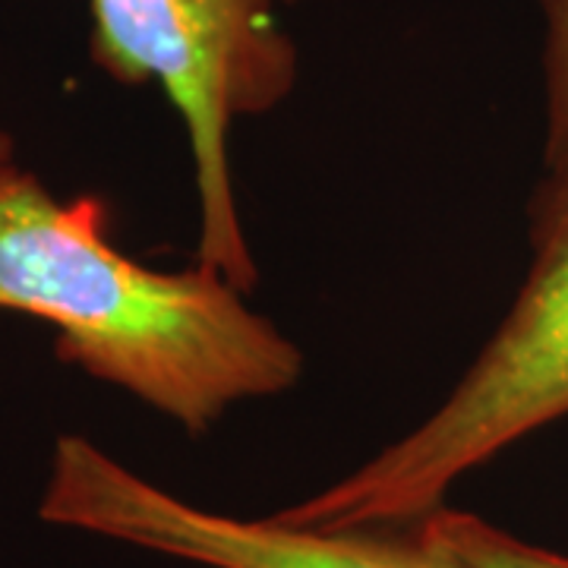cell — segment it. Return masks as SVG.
Returning <instances> with one entry per match:
<instances>
[{
    "label": "cell",
    "mask_w": 568,
    "mask_h": 568,
    "mask_svg": "<svg viewBox=\"0 0 568 568\" xmlns=\"http://www.w3.org/2000/svg\"><path fill=\"white\" fill-rule=\"evenodd\" d=\"M0 310L54 325L58 354L200 436L294 388L304 354L244 291L196 263L159 272L108 241L99 196L58 200L0 168Z\"/></svg>",
    "instance_id": "obj_1"
},
{
    "label": "cell",
    "mask_w": 568,
    "mask_h": 568,
    "mask_svg": "<svg viewBox=\"0 0 568 568\" xmlns=\"http://www.w3.org/2000/svg\"><path fill=\"white\" fill-rule=\"evenodd\" d=\"M530 241L534 263L515 304L446 402L366 465L272 518L316 530L414 528L474 467L568 417V174L540 181Z\"/></svg>",
    "instance_id": "obj_2"
},
{
    "label": "cell",
    "mask_w": 568,
    "mask_h": 568,
    "mask_svg": "<svg viewBox=\"0 0 568 568\" xmlns=\"http://www.w3.org/2000/svg\"><path fill=\"white\" fill-rule=\"evenodd\" d=\"M297 0H92V61L123 85H155L178 111L196 183V263L250 291L260 268L237 209L231 136L294 92Z\"/></svg>",
    "instance_id": "obj_3"
},
{
    "label": "cell",
    "mask_w": 568,
    "mask_h": 568,
    "mask_svg": "<svg viewBox=\"0 0 568 568\" xmlns=\"http://www.w3.org/2000/svg\"><path fill=\"white\" fill-rule=\"evenodd\" d=\"M41 518L209 568H470L417 528L316 530L190 506L82 436L54 448Z\"/></svg>",
    "instance_id": "obj_4"
},
{
    "label": "cell",
    "mask_w": 568,
    "mask_h": 568,
    "mask_svg": "<svg viewBox=\"0 0 568 568\" xmlns=\"http://www.w3.org/2000/svg\"><path fill=\"white\" fill-rule=\"evenodd\" d=\"M414 528L436 547L465 559L470 568H568L566 552L528 544L470 511L443 506Z\"/></svg>",
    "instance_id": "obj_5"
},
{
    "label": "cell",
    "mask_w": 568,
    "mask_h": 568,
    "mask_svg": "<svg viewBox=\"0 0 568 568\" xmlns=\"http://www.w3.org/2000/svg\"><path fill=\"white\" fill-rule=\"evenodd\" d=\"M544 10V178L568 174V0H537Z\"/></svg>",
    "instance_id": "obj_6"
},
{
    "label": "cell",
    "mask_w": 568,
    "mask_h": 568,
    "mask_svg": "<svg viewBox=\"0 0 568 568\" xmlns=\"http://www.w3.org/2000/svg\"><path fill=\"white\" fill-rule=\"evenodd\" d=\"M13 164V140L7 133H0V168Z\"/></svg>",
    "instance_id": "obj_7"
}]
</instances>
